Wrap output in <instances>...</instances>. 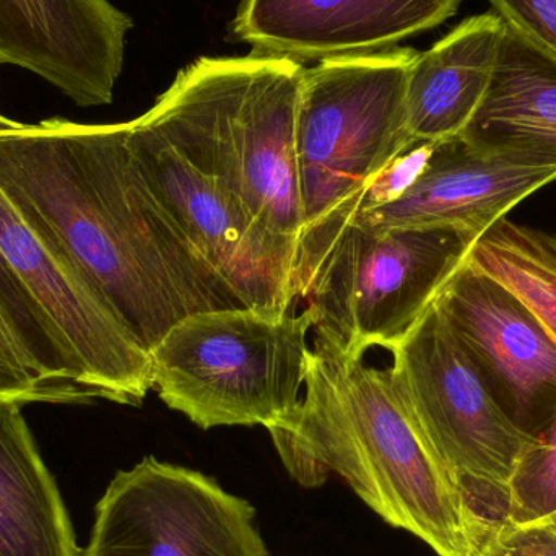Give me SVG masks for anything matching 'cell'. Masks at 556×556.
Instances as JSON below:
<instances>
[{
    "instance_id": "6da1fadb",
    "label": "cell",
    "mask_w": 556,
    "mask_h": 556,
    "mask_svg": "<svg viewBox=\"0 0 556 556\" xmlns=\"http://www.w3.org/2000/svg\"><path fill=\"white\" fill-rule=\"evenodd\" d=\"M129 123L0 129V191L152 352L201 311L237 307L134 162Z\"/></svg>"
},
{
    "instance_id": "7a4b0ae2",
    "label": "cell",
    "mask_w": 556,
    "mask_h": 556,
    "mask_svg": "<svg viewBox=\"0 0 556 556\" xmlns=\"http://www.w3.org/2000/svg\"><path fill=\"white\" fill-rule=\"evenodd\" d=\"M269 433L300 485L316 489L337 473L379 518L438 555L479 552L489 519L412 424L386 369L316 343L304 399Z\"/></svg>"
},
{
    "instance_id": "3957f363",
    "label": "cell",
    "mask_w": 556,
    "mask_h": 556,
    "mask_svg": "<svg viewBox=\"0 0 556 556\" xmlns=\"http://www.w3.org/2000/svg\"><path fill=\"white\" fill-rule=\"evenodd\" d=\"M300 62L201 58L139 117L280 237L303 231L296 165Z\"/></svg>"
},
{
    "instance_id": "277c9868",
    "label": "cell",
    "mask_w": 556,
    "mask_h": 556,
    "mask_svg": "<svg viewBox=\"0 0 556 556\" xmlns=\"http://www.w3.org/2000/svg\"><path fill=\"white\" fill-rule=\"evenodd\" d=\"M454 230L382 227L339 205L301 231L294 291L319 345L363 359L412 332L476 243Z\"/></svg>"
},
{
    "instance_id": "5b68a950",
    "label": "cell",
    "mask_w": 556,
    "mask_h": 556,
    "mask_svg": "<svg viewBox=\"0 0 556 556\" xmlns=\"http://www.w3.org/2000/svg\"><path fill=\"white\" fill-rule=\"evenodd\" d=\"M309 314L201 311L176 323L152 356L153 389L202 430L276 427L300 405Z\"/></svg>"
},
{
    "instance_id": "8992f818",
    "label": "cell",
    "mask_w": 556,
    "mask_h": 556,
    "mask_svg": "<svg viewBox=\"0 0 556 556\" xmlns=\"http://www.w3.org/2000/svg\"><path fill=\"white\" fill-rule=\"evenodd\" d=\"M417 55L392 48L324 59L304 71L296 111L303 230L417 146L407 123L408 75Z\"/></svg>"
},
{
    "instance_id": "52a82bcc",
    "label": "cell",
    "mask_w": 556,
    "mask_h": 556,
    "mask_svg": "<svg viewBox=\"0 0 556 556\" xmlns=\"http://www.w3.org/2000/svg\"><path fill=\"white\" fill-rule=\"evenodd\" d=\"M392 389L444 466L506 505L509 480L535 438L502 410L437 304L391 350Z\"/></svg>"
},
{
    "instance_id": "ba28073f",
    "label": "cell",
    "mask_w": 556,
    "mask_h": 556,
    "mask_svg": "<svg viewBox=\"0 0 556 556\" xmlns=\"http://www.w3.org/2000/svg\"><path fill=\"white\" fill-rule=\"evenodd\" d=\"M127 143L160 204L237 303L266 313L293 311L298 240L274 233L139 119L130 121Z\"/></svg>"
},
{
    "instance_id": "9c48e42d",
    "label": "cell",
    "mask_w": 556,
    "mask_h": 556,
    "mask_svg": "<svg viewBox=\"0 0 556 556\" xmlns=\"http://www.w3.org/2000/svg\"><path fill=\"white\" fill-rule=\"evenodd\" d=\"M80 556H269L248 500L149 456L114 477Z\"/></svg>"
},
{
    "instance_id": "30bf717a",
    "label": "cell",
    "mask_w": 556,
    "mask_h": 556,
    "mask_svg": "<svg viewBox=\"0 0 556 556\" xmlns=\"http://www.w3.org/2000/svg\"><path fill=\"white\" fill-rule=\"evenodd\" d=\"M496 404L529 437L556 414V343L528 306L469 260L434 301Z\"/></svg>"
},
{
    "instance_id": "8fae6325",
    "label": "cell",
    "mask_w": 556,
    "mask_h": 556,
    "mask_svg": "<svg viewBox=\"0 0 556 556\" xmlns=\"http://www.w3.org/2000/svg\"><path fill=\"white\" fill-rule=\"evenodd\" d=\"M0 254L45 307L97 397L142 405L153 389L152 356L88 281L26 225L2 191Z\"/></svg>"
},
{
    "instance_id": "7c38bea8",
    "label": "cell",
    "mask_w": 556,
    "mask_h": 556,
    "mask_svg": "<svg viewBox=\"0 0 556 556\" xmlns=\"http://www.w3.org/2000/svg\"><path fill=\"white\" fill-rule=\"evenodd\" d=\"M132 20L110 0H0V65L54 85L78 106L113 103Z\"/></svg>"
},
{
    "instance_id": "4fadbf2b",
    "label": "cell",
    "mask_w": 556,
    "mask_h": 556,
    "mask_svg": "<svg viewBox=\"0 0 556 556\" xmlns=\"http://www.w3.org/2000/svg\"><path fill=\"white\" fill-rule=\"evenodd\" d=\"M464 0H243L233 35L294 62L388 51L456 15Z\"/></svg>"
},
{
    "instance_id": "5bb4252c",
    "label": "cell",
    "mask_w": 556,
    "mask_h": 556,
    "mask_svg": "<svg viewBox=\"0 0 556 556\" xmlns=\"http://www.w3.org/2000/svg\"><path fill=\"white\" fill-rule=\"evenodd\" d=\"M556 181V166L485 155L459 139L440 142L417 181L392 204L353 211L382 227L454 230L479 240L529 195Z\"/></svg>"
},
{
    "instance_id": "9a60e30c",
    "label": "cell",
    "mask_w": 556,
    "mask_h": 556,
    "mask_svg": "<svg viewBox=\"0 0 556 556\" xmlns=\"http://www.w3.org/2000/svg\"><path fill=\"white\" fill-rule=\"evenodd\" d=\"M460 142L485 155L556 166V59L505 26L493 80Z\"/></svg>"
},
{
    "instance_id": "2e32d148",
    "label": "cell",
    "mask_w": 556,
    "mask_h": 556,
    "mask_svg": "<svg viewBox=\"0 0 556 556\" xmlns=\"http://www.w3.org/2000/svg\"><path fill=\"white\" fill-rule=\"evenodd\" d=\"M505 26L490 10L418 52L407 84L408 132L415 143L463 136L492 84Z\"/></svg>"
},
{
    "instance_id": "e0dca14e",
    "label": "cell",
    "mask_w": 556,
    "mask_h": 556,
    "mask_svg": "<svg viewBox=\"0 0 556 556\" xmlns=\"http://www.w3.org/2000/svg\"><path fill=\"white\" fill-rule=\"evenodd\" d=\"M94 399L58 327L0 254V401L88 404Z\"/></svg>"
},
{
    "instance_id": "ac0fdd59",
    "label": "cell",
    "mask_w": 556,
    "mask_h": 556,
    "mask_svg": "<svg viewBox=\"0 0 556 556\" xmlns=\"http://www.w3.org/2000/svg\"><path fill=\"white\" fill-rule=\"evenodd\" d=\"M80 554L22 405L0 401V556Z\"/></svg>"
},
{
    "instance_id": "d6986e66",
    "label": "cell",
    "mask_w": 556,
    "mask_h": 556,
    "mask_svg": "<svg viewBox=\"0 0 556 556\" xmlns=\"http://www.w3.org/2000/svg\"><path fill=\"white\" fill-rule=\"evenodd\" d=\"M467 260L509 288L556 343V235L505 217L473 243Z\"/></svg>"
},
{
    "instance_id": "ffe728a7",
    "label": "cell",
    "mask_w": 556,
    "mask_h": 556,
    "mask_svg": "<svg viewBox=\"0 0 556 556\" xmlns=\"http://www.w3.org/2000/svg\"><path fill=\"white\" fill-rule=\"evenodd\" d=\"M556 513V414L522 454L509 480L502 521L532 525Z\"/></svg>"
},
{
    "instance_id": "44dd1931",
    "label": "cell",
    "mask_w": 556,
    "mask_h": 556,
    "mask_svg": "<svg viewBox=\"0 0 556 556\" xmlns=\"http://www.w3.org/2000/svg\"><path fill=\"white\" fill-rule=\"evenodd\" d=\"M438 143L421 142L386 166L356 198L350 199L356 212H371L401 199L427 168Z\"/></svg>"
},
{
    "instance_id": "7402d4cb",
    "label": "cell",
    "mask_w": 556,
    "mask_h": 556,
    "mask_svg": "<svg viewBox=\"0 0 556 556\" xmlns=\"http://www.w3.org/2000/svg\"><path fill=\"white\" fill-rule=\"evenodd\" d=\"M479 552L483 556H556V532L539 522L489 521Z\"/></svg>"
},
{
    "instance_id": "603a6c76",
    "label": "cell",
    "mask_w": 556,
    "mask_h": 556,
    "mask_svg": "<svg viewBox=\"0 0 556 556\" xmlns=\"http://www.w3.org/2000/svg\"><path fill=\"white\" fill-rule=\"evenodd\" d=\"M506 25L556 59V0H489Z\"/></svg>"
},
{
    "instance_id": "cb8c5ba5",
    "label": "cell",
    "mask_w": 556,
    "mask_h": 556,
    "mask_svg": "<svg viewBox=\"0 0 556 556\" xmlns=\"http://www.w3.org/2000/svg\"><path fill=\"white\" fill-rule=\"evenodd\" d=\"M20 123H15V121L7 119V117H3L2 114H0V129H15V127H18Z\"/></svg>"
},
{
    "instance_id": "d4e9b609",
    "label": "cell",
    "mask_w": 556,
    "mask_h": 556,
    "mask_svg": "<svg viewBox=\"0 0 556 556\" xmlns=\"http://www.w3.org/2000/svg\"><path fill=\"white\" fill-rule=\"evenodd\" d=\"M539 525L547 526L548 529L556 532V513L554 515L548 516V518L542 519V521H538Z\"/></svg>"
},
{
    "instance_id": "484cf974",
    "label": "cell",
    "mask_w": 556,
    "mask_h": 556,
    "mask_svg": "<svg viewBox=\"0 0 556 556\" xmlns=\"http://www.w3.org/2000/svg\"><path fill=\"white\" fill-rule=\"evenodd\" d=\"M476 556H483L480 552H477Z\"/></svg>"
}]
</instances>
